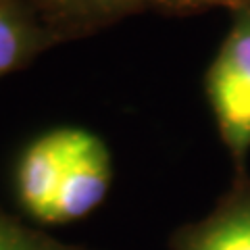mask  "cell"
<instances>
[{
  "label": "cell",
  "instance_id": "cell-1",
  "mask_svg": "<svg viewBox=\"0 0 250 250\" xmlns=\"http://www.w3.org/2000/svg\"><path fill=\"white\" fill-rule=\"evenodd\" d=\"M205 94L236 173H246L250 156V9L231 13L229 31L207 69Z\"/></svg>",
  "mask_w": 250,
  "mask_h": 250
},
{
  "label": "cell",
  "instance_id": "cell-2",
  "mask_svg": "<svg viewBox=\"0 0 250 250\" xmlns=\"http://www.w3.org/2000/svg\"><path fill=\"white\" fill-rule=\"evenodd\" d=\"M111 184L113 156L108 146L94 131L75 125L71 156L46 225H62L88 217L106 198Z\"/></svg>",
  "mask_w": 250,
  "mask_h": 250
},
{
  "label": "cell",
  "instance_id": "cell-3",
  "mask_svg": "<svg viewBox=\"0 0 250 250\" xmlns=\"http://www.w3.org/2000/svg\"><path fill=\"white\" fill-rule=\"evenodd\" d=\"M75 125H61L23 148L15 165V198L23 215L46 225L52 202L57 198L69 156H71Z\"/></svg>",
  "mask_w": 250,
  "mask_h": 250
},
{
  "label": "cell",
  "instance_id": "cell-4",
  "mask_svg": "<svg viewBox=\"0 0 250 250\" xmlns=\"http://www.w3.org/2000/svg\"><path fill=\"white\" fill-rule=\"evenodd\" d=\"M171 250H250V175L236 173L208 215L182 225Z\"/></svg>",
  "mask_w": 250,
  "mask_h": 250
},
{
  "label": "cell",
  "instance_id": "cell-5",
  "mask_svg": "<svg viewBox=\"0 0 250 250\" xmlns=\"http://www.w3.org/2000/svg\"><path fill=\"white\" fill-rule=\"evenodd\" d=\"M62 42L29 0H0V77L27 67L42 52Z\"/></svg>",
  "mask_w": 250,
  "mask_h": 250
},
{
  "label": "cell",
  "instance_id": "cell-6",
  "mask_svg": "<svg viewBox=\"0 0 250 250\" xmlns=\"http://www.w3.org/2000/svg\"><path fill=\"white\" fill-rule=\"evenodd\" d=\"M29 4L65 42L152 9V0H29Z\"/></svg>",
  "mask_w": 250,
  "mask_h": 250
},
{
  "label": "cell",
  "instance_id": "cell-7",
  "mask_svg": "<svg viewBox=\"0 0 250 250\" xmlns=\"http://www.w3.org/2000/svg\"><path fill=\"white\" fill-rule=\"evenodd\" d=\"M0 250H94L80 244H69L42 229L29 228L21 219L0 207Z\"/></svg>",
  "mask_w": 250,
  "mask_h": 250
},
{
  "label": "cell",
  "instance_id": "cell-8",
  "mask_svg": "<svg viewBox=\"0 0 250 250\" xmlns=\"http://www.w3.org/2000/svg\"><path fill=\"white\" fill-rule=\"evenodd\" d=\"M152 9L169 15H192L210 9H228L236 13L250 9V0H152Z\"/></svg>",
  "mask_w": 250,
  "mask_h": 250
}]
</instances>
